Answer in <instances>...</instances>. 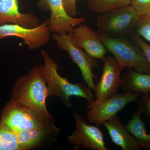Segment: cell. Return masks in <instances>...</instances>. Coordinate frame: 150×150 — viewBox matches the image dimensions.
Returning a JSON list of instances; mask_svg holds the SVG:
<instances>
[{
    "mask_svg": "<svg viewBox=\"0 0 150 150\" xmlns=\"http://www.w3.org/2000/svg\"><path fill=\"white\" fill-rule=\"evenodd\" d=\"M122 78V87L125 92L150 93V73L138 72L129 68Z\"/></svg>",
    "mask_w": 150,
    "mask_h": 150,
    "instance_id": "2e32d148",
    "label": "cell"
},
{
    "mask_svg": "<svg viewBox=\"0 0 150 150\" xmlns=\"http://www.w3.org/2000/svg\"><path fill=\"white\" fill-rule=\"evenodd\" d=\"M59 130L55 126L45 125L20 131L16 134L20 150L30 149L39 146L46 139L49 132Z\"/></svg>",
    "mask_w": 150,
    "mask_h": 150,
    "instance_id": "9a60e30c",
    "label": "cell"
},
{
    "mask_svg": "<svg viewBox=\"0 0 150 150\" xmlns=\"http://www.w3.org/2000/svg\"><path fill=\"white\" fill-rule=\"evenodd\" d=\"M139 110L150 118V94H145L139 100Z\"/></svg>",
    "mask_w": 150,
    "mask_h": 150,
    "instance_id": "603a6c76",
    "label": "cell"
},
{
    "mask_svg": "<svg viewBox=\"0 0 150 150\" xmlns=\"http://www.w3.org/2000/svg\"><path fill=\"white\" fill-rule=\"evenodd\" d=\"M48 96L47 82L41 72L40 66L35 65L28 74L16 81L12 98L29 108L47 126H54V117L46 106Z\"/></svg>",
    "mask_w": 150,
    "mask_h": 150,
    "instance_id": "6da1fadb",
    "label": "cell"
},
{
    "mask_svg": "<svg viewBox=\"0 0 150 150\" xmlns=\"http://www.w3.org/2000/svg\"><path fill=\"white\" fill-rule=\"evenodd\" d=\"M51 33L48 19L35 28H28L11 23L0 25V40L11 36L19 38L22 39L30 50L38 49L49 43Z\"/></svg>",
    "mask_w": 150,
    "mask_h": 150,
    "instance_id": "ba28073f",
    "label": "cell"
},
{
    "mask_svg": "<svg viewBox=\"0 0 150 150\" xmlns=\"http://www.w3.org/2000/svg\"><path fill=\"white\" fill-rule=\"evenodd\" d=\"M93 12L103 13L131 5V0H86Z\"/></svg>",
    "mask_w": 150,
    "mask_h": 150,
    "instance_id": "ac0fdd59",
    "label": "cell"
},
{
    "mask_svg": "<svg viewBox=\"0 0 150 150\" xmlns=\"http://www.w3.org/2000/svg\"><path fill=\"white\" fill-rule=\"evenodd\" d=\"M77 0H63L65 10L70 16L74 17L77 14Z\"/></svg>",
    "mask_w": 150,
    "mask_h": 150,
    "instance_id": "cb8c5ba5",
    "label": "cell"
},
{
    "mask_svg": "<svg viewBox=\"0 0 150 150\" xmlns=\"http://www.w3.org/2000/svg\"><path fill=\"white\" fill-rule=\"evenodd\" d=\"M139 16L131 5L101 13L96 17L98 35L110 38L132 34Z\"/></svg>",
    "mask_w": 150,
    "mask_h": 150,
    "instance_id": "3957f363",
    "label": "cell"
},
{
    "mask_svg": "<svg viewBox=\"0 0 150 150\" xmlns=\"http://www.w3.org/2000/svg\"><path fill=\"white\" fill-rule=\"evenodd\" d=\"M41 55L44 64L40 66L41 72L47 82L49 96L59 98L67 107L72 105L71 96L83 98L88 103L94 100L91 89L83 84L71 83L66 78L62 77L58 72V64L51 58L48 52L43 50Z\"/></svg>",
    "mask_w": 150,
    "mask_h": 150,
    "instance_id": "7a4b0ae2",
    "label": "cell"
},
{
    "mask_svg": "<svg viewBox=\"0 0 150 150\" xmlns=\"http://www.w3.org/2000/svg\"><path fill=\"white\" fill-rule=\"evenodd\" d=\"M142 111L139 110L134 111L126 127L142 149L150 150V134L146 133L144 123L142 120Z\"/></svg>",
    "mask_w": 150,
    "mask_h": 150,
    "instance_id": "e0dca14e",
    "label": "cell"
},
{
    "mask_svg": "<svg viewBox=\"0 0 150 150\" xmlns=\"http://www.w3.org/2000/svg\"><path fill=\"white\" fill-rule=\"evenodd\" d=\"M135 29L138 35L150 42V16H140Z\"/></svg>",
    "mask_w": 150,
    "mask_h": 150,
    "instance_id": "ffe728a7",
    "label": "cell"
},
{
    "mask_svg": "<svg viewBox=\"0 0 150 150\" xmlns=\"http://www.w3.org/2000/svg\"><path fill=\"white\" fill-rule=\"evenodd\" d=\"M98 35L107 51L124 68H132L138 72L150 73V64L142 49L134 41L126 37L110 38Z\"/></svg>",
    "mask_w": 150,
    "mask_h": 150,
    "instance_id": "277c9868",
    "label": "cell"
},
{
    "mask_svg": "<svg viewBox=\"0 0 150 150\" xmlns=\"http://www.w3.org/2000/svg\"><path fill=\"white\" fill-rule=\"evenodd\" d=\"M131 5L139 16L150 15V0H131Z\"/></svg>",
    "mask_w": 150,
    "mask_h": 150,
    "instance_id": "44dd1931",
    "label": "cell"
},
{
    "mask_svg": "<svg viewBox=\"0 0 150 150\" xmlns=\"http://www.w3.org/2000/svg\"><path fill=\"white\" fill-rule=\"evenodd\" d=\"M103 69L101 78L96 85L94 91L96 99L99 103L116 94L122 86L121 72L124 69L114 58L104 56L101 59Z\"/></svg>",
    "mask_w": 150,
    "mask_h": 150,
    "instance_id": "30bf717a",
    "label": "cell"
},
{
    "mask_svg": "<svg viewBox=\"0 0 150 150\" xmlns=\"http://www.w3.org/2000/svg\"><path fill=\"white\" fill-rule=\"evenodd\" d=\"M131 38L144 52L147 60L150 64V46L144 41L138 34L132 35Z\"/></svg>",
    "mask_w": 150,
    "mask_h": 150,
    "instance_id": "7402d4cb",
    "label": "cell"
},
{
    "mask_svg": "<svg viewBox=\"0 0 150 150\" xmlns=\"http://www.w3.org/2000/svg\"><path fill=\"white\" fill-rule=\"evenodd\" d=\"M103 125L106 128L112 143L123 150H140L142 149L134 136L117 115L112 117Z\"/></svg>",
    "mask_w": 150,
    "mask_h": 150,
    "instance_id": "5bb4252c",
    "label": "cell"
},
{
    "mask_svg": "<svg viewBox=\"0 0 150 150\" xmlns=\"http://www.w3.org/2000/svg\"><path fill=\"white\" fill-rule=\"evenodd\" d=\"M149 16H150V15H149Z\"/></svg>",
    "mask_w": 150,
    "mask_h": 150,
    "instance_id": "d4e9b609",
    "label": "cell"
},
{
    "mask_svg": "<svg viewBox=\"0 0 150 150\" xmlns=\"http://www.w3.org/2000/svg\"><path fill=\"white\" fill-rule=\"evenodd\" d=\"M69 33L75 43L93 58L101 59L105 56L107 50L98 34L87 25H77Z\"/></svg>",
    "mask_w": 150,
    "mask_h": 150,
    "instance_id": "7c38bea8",
    "label": "cell"
},
{
    "mask_svg": "<svg viewBox=\"0 0 150 150\" xmlns=\"http://www.w3.org/2000/svg\"><path fill=\"white\" fill-rule=\"evenodd\" d=\"M52 38L58 48L68 53L70 58L80 70L86 85L94 91V79L97 77L93 73V69L98 66L96 59L89 55L82 48L73 41L69 33H54Z\"/></svg>",
    "mask_w": 150,
    "mask_h": 150,
    "instance_id": "5b68a950",
    "label": "cell"
},
{
    "mask_svg": "<svg viewBox=\"0 0 150 150\" xmlns=\"http://www.w3.org/2000/svg\"><path fill=\"white\" fill-rule=\"evenodd\" d=\"M0 150H20L16 133L1 123Z\"/></svg>",
    "mask_w": 150,
    "mask_h": 150,
    "instance_id": "d6986e66",
    "label": "cell"
},
{
    "mask_svg": "<svg viewBox=\"0 0 150 150\" xmlns=\"http://www.w3.org/2000/svg\"><path fill=\"white\" fill-rule=\"evenodd\" d=\"M139 96V93L125 92L115 94L100 102L97 103L95 100L88 103V120L96 126H101L116 115L127 104L137 100Z\"/></svg>",
    "mask_w": 150,
    "mask_h": 150,
    "instance_id": "8992f818",
    "label": "cell"
},
{
    "mask_svg": "<svg viewBox=\"0 0 150 150\" xmlns=\"http://www.w3.org/2000/svg\"><path fill=\"white\" fill-rule=\"evenodd\" d=\"M7 23L28 28H35L40 24L39 18L33 13L21 12L18 0H0V25Z\"/></svg>",
    "mask_w": 150,
    "mask_h": 150,
    "instance_id": "4fadbf2b",
    "label": "cell"
},
{
    "mask_svg": "<svg viewBox=\"0 0 150 150\" xmlns=\"http://www.w3.org/2000/svg\"><path fill=\"white\" fill-rule=\"evenodd\" d=\"M0 123L16 134L25 129L45 125L29 108L12 98L2 110Z\"/></svg>",
    "mask_w": 150,
    "mask_h": 150,
    "instance_id": "52a82bcc",
    "label": "cell"
},
{
    "mask_svg": "<svg viewBox=\"0 0 150 150\" xmlns=\"http://www.w3.org/2000/svg\"><path fill=\"white\" fill-rule=\"evenodd\" d=\"M74 117L76 121V129L68 140L76 149H88L92 150H108L105 146L104 136L102 131L96 126L90 125L86 120L75 113Z\"/></svg>",
    "mask_w": 150,
    "mask_h": 150,
    "instance_id": "9c48e42d",
    "label": "cell"
},
{
    "mask_svg": "<svg viewBox=\"0 0 150 150\" xmlns=\"http://www.w3.org/2000/svg\"><path fill=\"white\" fill-rule=\"evenodd\" d=\"M37 6L41 10L50 11L48 25L51 33H69L76 26L86 22L83 18L69 15L65 10L63 0H39Z\"/></svg>",
    "mask_w": 150,
    "mask_h": 150,
    "instance_id": "8fae6325",
    "label": "cell"
}]
</instances>
